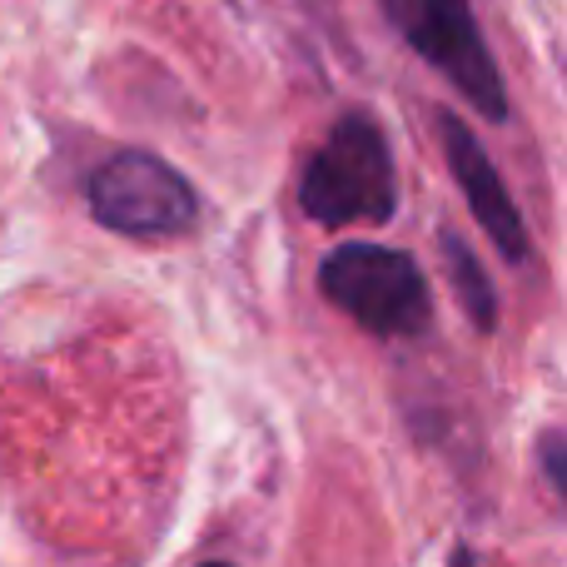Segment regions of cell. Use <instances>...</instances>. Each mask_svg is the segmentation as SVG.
<instances>
[{
    "label": "cell",
    "mask_w": 567,
    "mask_h": 567,
    "mask_svg": "<svg viewBox=\"0 0 567 567\" xmlns=\"http://www.w3.org/2000/svg\"><path fill=\"white\" fill-rule=\"evenodd\" d=\"M90 215L115 235L135 239H159L179 235L195 225L199 195L175 165H165L150 150H120L105 165H95V175L85 179Z\"/></svg>",
    "instance_id": "obj_4"
},
{
    "label": "cell",
    "mask_w": 567,
    "mask_h": 567,
    "mask_svg": "<svg viewBox=\"0 0 567 567\" xmlns=\"http://www.w3.org/2000/svg\"><path fill=\"white\" fill-rule=\"evenodd\" d=\"M319 289L333 309H343L379 339H413L433 319L423 269L383 245H339L319 265Z\"/></svg>",
    "instance_id": "obj_2"
},
{
    "label": "cell",
    "mask_w": 567,
    "mask_h": 567,
    "mask_svg": "<svg viewBox=\"0 0 567 567\" xmlns=\"http://www.w3.org/2000/svg\"><path fill=\"white\" fill-rule=\"evenodd\" d=\"M205 567H229V563H205Z\"/></svg>",
    "instance_id": "obj_8"
},
{
    "label": "cell",
    "mask_w": 567,
    "mask_h": 567,
    "mask_svg": "<svg viewBox=\"0 0 567 567\" xmlns=\"http://www.w3.org/2000/svg\"><path fill=\"white\" fill-rule=\"evenodd\" d=\"M443 259H449V269H453V289H458L468 319L488 333L493 323H498V299H493V284L483 275V265L473 259V249L463 245L458 235H443Z\"/></svg>",
    "instance_id": "obj_6"
},
{
    "label": "cell",
    "mask_w": 567,
    "mask_h": 567,
    "mask_svg": "<svg viewBox=\"0 0 567 567\" xmlns=\"http://www.w3.org/2000/svg\"><path fill=\"white\" fill-rule=\"evenodd\" d=\"M543 453H548V473H553V488L563 493V443H558V433H548V439H543Z\"/></svg>",
    "instance_id": "obj_7"
},
{
    "label": "cell",
    "mask_w": 567,
    "mask_h": 567,
    "mask_svg": "<svg viewBox=\"0 0 567 567\" xmlns=\"http://www.w3.org/2000/svg\"><path fill=\"white\" fill-rule=\"evenodd\" d=\"M389 25L439 70L443 80L458 85V95L468 100L478 115L508 120V95H503L498 65H493L488 45L478 35L468 0H379Z\"/></svg>",
    "instance_id": "obj_3"
},
{
    "label": "cell",
    "mask_w": 567,
    "mask_h": 567,
    "mask_svg": "<svg viewBox=\"0 0 567 567\" xmlns=\"http://www.w3.org/2000/svg\"><path fill=\"white\" fill-rule=\"evenodd\" d=\"M299 205L309 219L329 229L343 225H383L399 209V179H393V155L379 120L349 110L319 155L309 159L299 179Z\"/></svg>",
    "instance_id": "obj_1"
},
{
    "label": "cell",
    "mask_w": 567,
    "mask_h": 567,
    "mask_svg": "<svg viewBox=\"0 0 567 567\" xmlns=\"http://www.w3.org/2000/svg\"><path fill=\"white\" fill-rule=\"evenodd\" d=\"M439 135H443L449 165H453V175H458V185H463V195H468L478 225L488 229V239L503 249L508 265H523V259H528V225H523L518 205H513L503 175L493 169V159L483 155L478 135H473L458 115H439Z\"/></svg>",
    "instance_id": "obj_5"
}]
</instances>
